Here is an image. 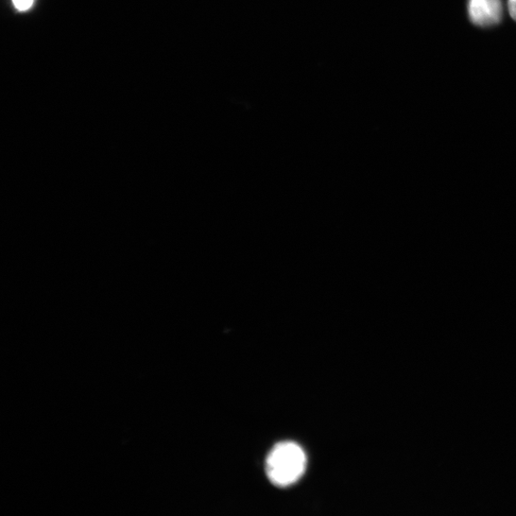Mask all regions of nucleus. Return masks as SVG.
<instances>
[{"mask_svg": "<svg viewBox=\"0 0 516 516\" xmlns=\"http://www.w3.org/2000/svg\"><path fill=\"white\" fill-rule=\"evenodd\" d=\"M14 6L21 11H28L33 5V0H12Z\"/></svg>", "mask_w": 516, "mask_h": 516, "instance_id": "7ed1b4c3", "label": "nucleus"}, {"mask_svg": "<svg viewBox=\"0 0 516 516\" xmlns=\"http://www.w3.org/2000/svg\"><path fill=\"white\" fill-rule=\"evenodd\" d=\"M306 454L301 447L291 442L278 444L267 457L266 473L275 486L295 484L306 469Z\"/></svg>", "mask_w": 516, "mask_h": 516, "instance_id": "f257e3e1", "label": "nucleus"}, {"mask_svg": "<svg viewBox=\"0 0 516 516\" xmlns=\"http://www.w3.org/2000/svg\"><path fill=\"white\" fill-rule=\"evenodd\" d=\"M508 8L511 16L516 22V0H509Z\"/></svg>", "mask_w": 516, "mask_h": 516, "instance_id": "20e7f679", "label": "nucleus"}, {"mask_svg": "<svg viewBox=\"0 0 516 516\" xmlns=\"http://www.w3.org/2000/svg\"><path fill=\"white\" fill-rule=\"evenodd\" d=\"M471 21L481 27L497 24L502 17V0H469Z\"/></svg>", "mask_w": 516, "mask_h": 516, "instance_id": "f03ea898", "label": "nucleus"}]
</instances>
